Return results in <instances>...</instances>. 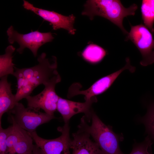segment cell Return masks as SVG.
I'll return each instance as SVG.
<instances>
[{
	"instance_id": "1",
	"label": "cell",
	"mask_w": 154,
	"mask_h": 154,
	"mask_svg": "<svg viewBox=\"0 0 154 154\" xmlns=\"http://www.w3.org/2000/svg\"><path fill=\"white\" fill-rule=\"evenodd\" d=\"M38 64L33 66L22 68L15 66L13 76L17 80V89L27 86L34 90L39 85H44L59 75L56 56L46 57L42 53L37 58Z\"/></svg>"
},
{
	"instance_id": "2",
	"label": "cell",
	"mask_w": 154,
	"mask_h": 154,
	"mask_svg": "<svg viewBox=\"0 0 154 154\" xmlns=\"http://www.w3.org/2000/svg\"><path fill=\"white\" fill-rule=\"evenodd\" d=\"M82 15L88 16L93 20L96 16L105 18L118 26L125 34L128 33L123 25L124 18L129 15H134L138 8L133 4L128 8L124 7L120 1L118 0H89L84 5Z\"/></svg>"
},
{
	"instance_id": "3",
	"label": "cell",
	"mask_w": 154,
	"mask_h": 154,
	"mask_svg": "<svg viewBox=\"0 0 154 154\" xmlns=\"http://www.w3.org/2000/svg\"><path fill=\"white\" fill-rule=\"evenodd\" d=\"M92 123L88 124L84 116L81 118L78 128L91 136L104 154H124L121 150L119 142L123 139L122 135L117 134L112 127L104 124L94 111Z\"/></svg>"
},
{
	"instance_id": "4",
	"label": "cell",
	"mask_w": 154,
	"mask_h": 154,
	"mask_svg": "<svg viewBox=\"0 0 154 154\" xmlns=\"http://www.w3.org/2000/svg\"><path fill=\"white\" fill-rule=\"evenodd\" d=\"M9 112L11 119L30 133L36 131L38 126L56 118L54 116L41 112L33 108L28 106L25 108L22 104L19 102Z\"/></svg>"
},
{
	"instance_id": "5",
	"label": "cell",
	"mask_w": 154,
	"mask_h": 154,
	"mask_svg": "<svg viewBox=\"0 0 154 154\" xmlns=\"http://www.w3.org/2000/svg\"><path fill=\"white\" fill-rule=\"evenodd\" d=\"M7 33L10 44L16 42L19 45L16 49L17 52L21 54L25 48H28L35 57L37 56L39 48L45 43L51 42L54 38L51 32L42 33L38 30L21 34L15 30L12 26L8 29Z\"/></svg>"
},
{
	"instance_id": "6",
	"label": "cell",
	"mask_w": 154,
	"mask_h": 154,
	"mask_svg": "<svg viewBox=\"0 0 154 154\" xmlns=\"http://www.w3.org/2000/svg\"><path fill=\"white\" fill-rule=\"evenodd\" d=\"M125 65L121 68L109 75L103 77L94 83L90 87L85 90H80L82 86L77 82L73 84L69 88L67 97L70 98L76 95L84 96L85 101L90 100L93 97L101 94L107 90L123 71L128 70L130 72L133 70L129 61H126Z\"/></svg>"
},
{
	"instance_id": "7",
	"label": "cell",
	"mask_w": 154,
	"mask_h": 154,
	"mask_svg": "<svg viewBox=\"0 0 154 154\" xmlns=\"http://www.w3.org/2000/svg\"><path fill=\"white\" fill-rule=\"evenodd\" d=\"M127 39L131 40L141 53V66H147L154 63V39L145 25L140 24L131 26Z\"/></svg>"
},
{
	"instance_id": "8",
	"label": "cell",
	"mask_w": 154,
	"mask_h": 154,
	"mask_svg": "<svg viewBox=\"0 0 154 154\" xmlns=\"http://www.w3.org/2000/svg\"><path fill=\"white\" fill-rule=\"evenodd\" d=\"M61 80L59 74L44 84V89L40 93L33 96L27 97L26 99L28 106L38 110L42 109L46 113L54 116L60 97L55 92V87Z\"/></svg>"
},
{
	"instance_id": "9",
	"label": "cell",
	"mask_w": 154,
	"mask_h": 154,
	"mask_svg": "<svg viewBox=\"0 0 154 154\" xmlns=\"http://www.w3.org/2000/svg\"><path fill=\"white\" fill-rule=\"evenodd\" d=\"M70 128L68 123L58 127L57 130L61 135L54 139L42 138L38 135L36 131L30 134L35 144L41 149L44 154H70L71 139L70 137Z\"/></svg>"
},
{
	"instance_id": "10",
	"label": "cell",
	"mask_w": 154,
	"mask_h": 154,
	"mask_svg": "<svg viewBox=\"0 0 154 154\" xmlns=\"http://www.w3.org/2000/svg\"><path fill=\"white\" fill-rule=\"evenodd\" d=\"M23 6L24 9L30 11L39 16L44 20L50 23L53 30L62 29L67 30L72 35L75 34L76 30L73 25L76 17L72 14L66 16L53 11H50L36 7L33 4L23 0Z\"/></svg>"
},
{
	"instance_id": "11",
	"label": "cell",
	"mask_w": 154,
	"mask_h": 154,
	"mask_svg": "<svg viewBox=\"0 0 154 154\" xmlns=\"http://www.w3.org/2000/svg\"><path fill=\"white\" fill-rule=\"evenodd\" d=\"M11 119L12 128L7 140V154H22L32 151L34 145L30 133Z\"/></svg>"
},
{
	"instance_id": "12",
	"label": "cell",
	"mask_w": 154,
	"mask_h": 154,
	"mask_svg": "<svg viewBox=\"0 0 154 154\" xmlns=\"http://www.w3.org/2000/svg\"><path fill=\"white\" fill-rule=\"evenodd\" d=\"M97 101L96 97L84 102H74L59 97L57 110L62 117L65 123H68L71 118L74 115L81 113L85 114V117L90 120L94 112L92 108L93 103Z\"/></svg>"
},
{
	"instance_id": "13",
	"label": "cell",
	"mask_w": 154,
	"mask_h": 154,
	"mask_svg": "<svg viewBox=\"0 0 154 154\" xmlns=\"http://www.w3.org/2000/svg\"><path fill=\"white\" fill-rule=\"evenodd\" d=\"M72 136L70 144L72 154H104L98 144L90 139V135L87 132L79 129Z\"/></svg>"
},
{
	"instance_id": "14",
	"label": "cell",
	"mask_w": 154,
	"mask_h": 154,
	"mask_svg": "<svg viewBox=\"0 0 154 154\" xmlns=\"http://www.w3.org/2000/svg\"><path fill=\"white\" fill-rule=\"evenodd\" d=\"M7 76L0 78V122L3 115L12 110L17 103L15 100V95L12 93L11 84L8 82Z\"/></svg>"
},
{
	"instance_id": "15",
	"label": "cell",
	"mask_w": 154,
	"mask_h": 154,
	"mask_svg": "<svg viewBox=\"0 0 154 154\" xmlns=\"http://www.w3.org/2000/svg\"><path fill=\"white\" fill-rule=\"evenodd\" d=\"M15 48L12 45L8 46L5 53L0 56V77L11 74L15 72V64L13 62V54Z\"/></svg>"
},
{
	"instance_id": "16",
	"label": "cell",
	"mask_w": 154,
	"mask_h": 154,
	"mask_svg": "<svg viewBox=\"0 0 154 154\" xmlns=\"http://www.w3.org/2000/svg\"><path fill=\"white\" fill-rule=\"evenodd\" d=\"M107 54V51L101 47L94 44L87 46L81 53L83 58L92 64L99 63Z\"/></svg>"
},
{
	"instance_id": "17",
	"label": "cell",
	"mask_w": 154,
	"mask_h": 154,
	"mask_svg": "<svg viewBox=\"0 0 154 154\" xmlns=\"http://www.w3.org/2000/svg\"><path fill=\"white\" fill-rule=\"evenodd\" d=\"M142 17L145 26L154 32V0H143L141 7Z\"/></svg>"
},
{
	"instance_id": "18",
	"label": "cell",
	"mask_w": 154,
	"mask_h": 154,
	"mask_svg": "<svg viewBox=\"0 0 154 154\" xmlns=\"http://www.w3.org/2000/svg\"><path fill=\"white\" fill-rule=\"evenodd\" d=\"M140 121L145 125L148 135L152 140H154V102L149 104L146 114Z\"/></svg>"
},
{
	"instance_id": "19",
	"label": "cell",
	"mask_w": 154,
	"mask_h": 154,
	"mask_svg": "<svg viewBox=\"0 0 154 154\" xmlns=\"http://www.w3.org/2000/svg\"><path fill=\"white\" fill-rule=\"evenodd\" d=\"M153 143L152 140L148 135L142 142L135 143L129 154H153L151 148Z\"/></svg>"
},
{
	"instance_id": "20",
	"label": "cell",
	"mask_w": 154,
	"mask_h": 154,
	"mask_svg": "<svg viewBox=\"0 0 154 154\" xmlns=\"http://www.w3.org/2000/svg\"><path fill=\"white\" fill-rule=\"evenodd\" d=\"M12 128V125L6 129H3L0 122V154H7V140Z\"/></svg>"
},
{
	"instance_id": "21",
	"label": "cell",
	"mask_w": 154,
	"mask_h": 154,
	"mask_svg": "<svg viewBox=\"0 0 154 154\" xmlns=\"http://www.w3.org/2000/svg\"><path fill=\"white\" fill-rule=\"evenodd\" d=\"M32 154H44L41 149L36 144L34 145Z\"/></svg>"
},
{
	"instance_id": "22",
	"label": "cell",
	"mask_w": 154,
	"mask_h": 154,
	"mask_svg": "<svg viewBox=\"0 0 154 154\" xmlns=\"http://www.w3.org/2000/svg\"><path fill=\"white\" fill-rule=\"evenodd\" d=\"M32 151L31 152H27L24 153L22 154H32Z\"/></svg>"
}]
</instances>
